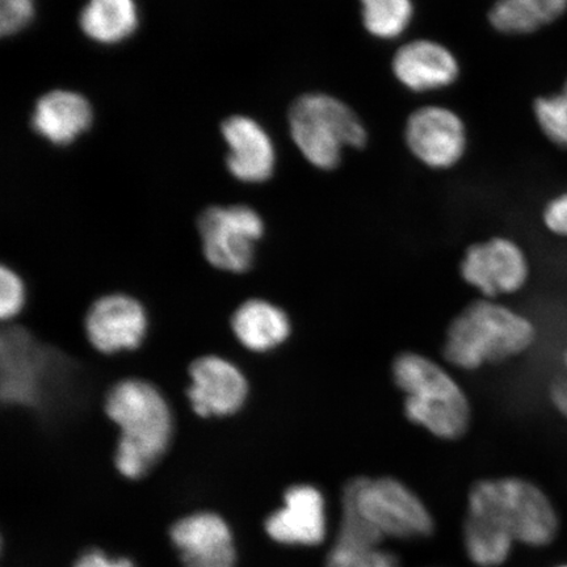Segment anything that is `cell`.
Segmentation results:
<instances>
[{"label":"cell","instance_id":"obj_14","mask_svg":"<svg viewBox=\"0 0 567 567\" xmlns=\"http://www.w3.org/2000/svg\"><path fill=\"white\" fill-rule=\"evenodd\" d=\"M230 330L245 351L264 357L288 346L295 336V321L280 303L250 297L233 311Z\"/></svg>","mask_w":567,"mask_h":567},{"label":"cell","instance_id":"obj_32","mask_svg":"<svg viewBox=\"0 0 567 567\" xmlns=\"http://www.w3.org/2000/svg\"><path fill=\"white\" fill-rule=\"evenodd\" d=\"M561 567H567V566H561Z\"/></svg>","mask_w":567,"mask_h":567},{"label":"cell","instance_id":"obj_19","mask_svg":"<svg viewBox=\"0 0 567 567\" xmlns=\"http://www.w3.org/2000/svg\"><path fill=\"white\" fill-rule=\"evenodd\" d=\"M361 23L381 41H393L405 34L414 19L413 0H359Z\"/></svg>","mask_w":567,"mask_h":567},{"label":"cell","instance_id":"obj_3","mask_svg":"<svg viewBox=\"0 0 567 567\" xmlns=\"http://www.w3.org/2000/svg\"><path fill=\"white\" fill-rule=\"evenodd\" d=\"M403 394V414L410 423L445 442H456L471 430L470 396L437 361L415 351L396 354L390 367Z\"/></svg>","mask_w":567,"mask_h":567},{"label":"cell","instance_id":"obj_2","mask_svg":"<svg viewBox=\"0 0 567 567\" xmlns=\"http://www.w3.org/2000/svg\"><path fill=\"white\" fill-rule=\"evenodd\" d=\"M536 340V324L527 316L481 297L452 319L442 353L451 367L473 372L520 357Z\"/></svg>","mask_w":567,"mask_h":567},{"label":"cell","instance_id":"obj_26","mask_svg":"<svg viewBox=\"0 0 567 567\" xmlns=\"http://www.w3.org/2000/svg\"><path fill=\"white\" fill-rule=\"evenodd\" d=\"M33 0H0V32L13 34L31 23Z\"/></svg>","mask_w":567,"mask_h":567},{"label":"cell","instance_id":"obj_16","mask_svg":"<svg viewBox=\"0 0 567 567\" xmlns=\"http://www.w3.org/2000/svg\"><path fill=\"white\" fill-rule=\"evenodd\" d=\"M223 136L228 144L226 158L229 172L244 183L269 181L276 167V148L264 126L246 116H233L223 124Z\"/></svg>","mask_w":567,"mask_h":567},{"label":"cell","instance_id":"obj_13","mask_svg":"<svg viewBox=\"0 0 567 567\" xmlns=\"http://www.w3.org/2000/svg\"><path fill=\"white\" fill-rule=\"evenodd\" d=\"M395 80L416 94L452 86L460 76V62L441 42L417 39L396 49L392 59Z\"/></svg>","mask_w":567,"mask_h":567},{"label":"cell","instance_id":"obj_12","mask_svg":"<svg viewBox=\"0 0 567 567\" xmlns=\"http://www.w3.org/2000/svg\"><path fill=\"white\" fill-rule=\"evenodd\" d=\"M266 530L274 542L315 547L328 532L326 502L318 487L297 484L284 493V506L268 517Z\"/></svg>","mask_w":567,"mask_h":567},{"label":"cell","instance_id":"obj_27","mask_svg":"<svg viewBox=\"0 0 567 567\" xmlns=\"http://www.w3.org/2000/svg\"><path fill=\"white\" fill-rule=\"evenodd\" d=\"M527 10L543 27L561 18L567 9V0H514Z\"/></svg>","mask_w":567,"mask_h":567},{"label":"cell","instance_id":"obj_1","mask_svg":"<svg viewBox=\"0 0 567 567\" xmlns=\"http://www.w3.org/2000/svg\"><path fill=\"white\" fill-rule=\"evenodd\" d=\"M104 414L118 431L113 467L120 477L141 481L166 457L175 434L172 405L151 381L125 378L104 394Z\"/></svg>","mask_w":567,"mask_h":567},{"label":"cell","instance_id":"obj_8","mask_svg":"<svg viewBox=\"0 0 567 567\" xmlns=\"http://www.w3.org/2000/svg\"><path fill=\"white\" fill-rule=\"evenodd\" d=\"M250 394L247 374L221 354H203L188 368L186 399L190 411L202 420H226L239 414Z\"/></svg>","mask_w":567,"mask_h":567},{"label":"cell","instance_id":"obj_15","mask_svg":"<svg viewBox=\"0 0 567 567\" xmlns=\"http://www.w3.org/2000/svg\"><path fill=\"white\" fill-rule=\"evenodd\" d=\"M172 540L181 551L183 567L236 566L230 528L216 514L184 517L172 528Z\"/></svg>","mask_w":567,"mask_h":567},{"label":"cell","instance_id":"obj_10","mask_svg":"<svg viewBox=\"0 0 567 567\" xmlns=\"http://www.w3.org/2000/svg\"><path fill=\"white\" fill-rule=\"evenodd\" d=\"M151 326L145 305L136 297L113 292L90 305L83 319L91 349L103 357L134 352L144 344Z\"/></svg>","mask_w":567,"mask_h":567},{"label":"cell","instance_id":"obj_11","mask_svg":"<svg viewBox=\"0 0 567 567\" xmlns=\"http://www.w3.org/2000/svg\"><path fill=\"white\" fill-rule=\"evenodd\" d=\"M405 142L425 167L449 169L464 158L466 126L455 111L443 105H424L408 117Z\"/></svg>","mask_w":567,"mask_h":567},{"label":"cell","instance_id":"obj_4","mask_svg":"<svg viewBox=\"0 0 567 567\" xmlns=\"http://www.w3.org/2000/svg\"><path fill=\"white\" fill-rule=\"evenodd\" d=\"M467 515L505 532L515 543L545 547L558 534L555 506L540 487L520 477L476 482L467 495Z\"/></svg>","mask_w":567,"mask_h":567},{"label":"cell","instance_id":"obj_24","mask_svg":"<svg viewBox=\"0 0 567 567\" xmlns=\"http://www.w3.org/2000/svg\"><path fill=\"white\" fill-rule=\"evenodd\" d=\"M487 18L495 31L505 34H529L543 27L536 18L514 0H496L488 11Z\"/></svg>","mask_w":567,"mask_h":567},{"label":"cell","instance_id":"obj_23","mask_svg":"<svg viewBox=\"0 0 567 567\" xmlns=\"http://www.w3.org/2000/svg\"><path fill=\"white\" fill-rule=\"evenodd\" d=\"M28 303L27 282L16 269L0 265V324L18 321Z\"/></svg>","mask_w":567,"mask_h":567},{"label":"cell","instance_id":"obj_6","mask_svg":"<svg viewBox=\"0 0 567 567\" xmlns=\"http://www.w3.org/2000/svg\"><path fill=\"white\" fill-rule=\"evenodd\" d=\"M195 228L207 264L233 275L251 271L267 234L264 216L246 204L210 205L198 213Z\"/></svg>","mask_w":567,"mask_h":567},{"label":"cell","instance_id":"obj_31","mask_svg":"<svg viewBox=\"0 0 567 567\" xmlns=\"http://www.w3.org/2000/svg\"><path fill=\"white\" fill-rule=\"evenodd\" d=\"M563 364H564V368H565L566 374H567V347L563 353Z\"/></svg>","mask_w":567,"mask_h":567},{"label":"cell","instance_id":"obj_17","mask_svg":"<svg viewBox=\"0 0 567 567\" xmlns=\"http://www.w3.org/2000/svg\"><path fill=\"white\" fill-rule=\"evenodd\" d=\"M92 110L86 97L71 91H52L34 106L32 126L54 145H69L89 130Z\"/></svg>","mask_w":567,"mask_h":567},{"label":"cell","instance_id":"obj_5","mask_svg":"<svg viewBox=\"0 0 567 567\" xmlns=\"http://www.w3.org/2000/svg\"><path fill=\"white\" fill-rule=\"evenodd\" d=\"M289 132L302 157L311 166L331 172L343 159L346 148H363L368 131L357 112L340 99L311 92L290 106Z\"/></svg>","mask_w":567,"mask_h":567},{"label":"cell","instance_id":"obj_22","mask_svg":"<svg viewBox=\"0 0 567 567\" xmlns=\"http://www.w3.org/2000/svg\"><path fill=\"white\" fill-rule=\"evenodd\" d=\"M534 110L545 137L557 146L567 147V82L559 94L538 97Z\"/></svg>","mask_w":567,"mask_h":567},{"label":"cell","instance_id":"obj_30","mask_svg":"<svg viewBox=\"0 0 567 567\" xmlns=\"http://www.w3.org/2000/svg\"><path fill=\"white\" fill-rule=\"evenodd\" d=\"M74 567H134L130 559H110L103 553L92 550L75 563Z\"/></svg>","mask_w":567,"mask_h":567},{"label":"cell","instance_id":"obj_25","mask_svg":"<svg viewBox=\"0 0 567 567\" xmlns=\"http://www.w3.org/2000/svg\"><path fill=\"white\" fill-rule=\"evenodd\" d=\"M326 567H400V563L392 553L379 547L368 549L334 547L329 553Z\"/></svg>","mask_w":567,"mask_h":567},{"label":"cell","instance_id":"obj_29","mask_svg":"<svg viewBox=\"0 0 567 567\" xmlns=\"http://www.w3.org/2000/svg\"><path fill=\"white\" fill-rule=\"evenodd\" d=\"M548 396L553 409L567 421V374L551 381Z\"/></svg>","mask_w":567,"mask_h":567},{"label":"cell","instance_id":"obj_28","mask_svg":"<svg viewBox=\"0 0 567 567\" xmlns=\"http://www.w3.org/2000/svg\"><path fill=\"white\" fill-rule=\"evenodd\" d=\"M543 221L549 231L567 238V194L556 197L545 207Z\"/></svg>","mask_w":567,"mask_h":567},{"label":"cell","instance_id":"obj_21","mask_svg":"<svg viewBox=\"0 0 567 567\" xmlns=\"http://www.w3.org/2000/svg\"><path fill=\"white\" fill-rule=\"evenodd\" d=\"M384 536L361 514L357 499L349 485L342 492V519L334 547L346 549H368L380 547Z\"/></svg>","mask_w":567,"mask_h":567},{"label":"cell","instance_id":"obj_20","mask_svg":"<svg viewBox=\"0 0 567 567\" xmlns=\"http://www.w3.org/2000/svg\"><path fill=\"white\" fill-rule=\"evenodd\" d=\"M464 543L467 556L474 564L481 567H495L506 561L515 542L492 524L467 515Z\"/></svg>","mask_w":567,"mask_h":567},{"label":"cell","instance_id":"obj_9","mask_svg":"<svg viewBox=\"0 0 567 567\" xmlns=\"http://www.w3.org/2000/svg\"><path fill=\"white\" fill-rule=\"evenodd\" d=\"M460 276L482 299L498 301L527 286L530 266L527 254L515 240L493 237L466 248Z\"/></svg>","mask_w":567,"mask_h":567},{"label":"cell","instance_id":"obj_18","mask_svg":"<svg viewBox=\"0 0 567 567\" xmlns=\"http://www.w3.org/2000/svg\"><path fill=\"white\" fill-rule=\"evenodd\" d=\"M134 0H89L81 13L82 31L101 44H118L131 38L138 27Z\"/></svg>","mask_w":567,"mask_h":567},{"label":"cell","instance_id":"obj_7","mask_svg":"<svg viewBox=\"0 0 567 567\" xmlns=\"http://www.w3.org/2000/svg\"><path fill=\"white\" fill-rule=\"evenodd\" d=\"M361 514L381 535L395 538L425 537L434 530L427 507L410 487L393 477H353L346 482Z\"/></svg>","mask_w":567,"mask_h":567}]
</instances>
